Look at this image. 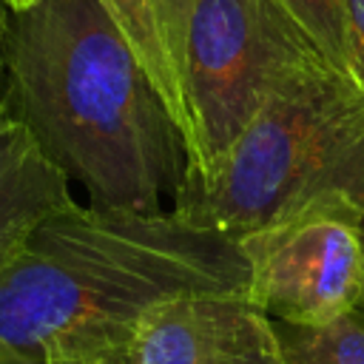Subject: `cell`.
Segmentation results:
<instances>
[{
    "label": "cell",
    "instance_id": "cell-11",
    "mask_svg": "<svg viewBox=\"0 0 364 364\" xmlns=\"http://www.w3.org/2000/svg\"><path fill=\"white\" fill-rule=\"evenodd\" d=\"M191 6H193V0H154L159 31H162V40H165V48L176 68L179 82H182V48H185V28H188V17H191ZM182 97H185V91H182Z\"/></svg>",
    "mask_w": 364,
    "mask_h": 364
},
{
    "label": "cell",
    "instance_id": "cell-14",
    "mask_svg": "<svg viewBox=\"0 0 364 364\" xmlns=\"http://www.w3.org/2000/svg\"><path fill=\"white\" fill-rule=\"evenodd\" d=\"M9 23H11V9L0 0V88H3V74H6V43H9Z\"/></svg>",
    "mask_w": 364,
    "mask_h": 364
},
{
    "label": "cell",
    "instance_id": "cell-6",
    "mask_svg": "<svg viewBox=\"0 0 364 364\" xmlns=\"http://www.w3.org/2000/svg\"><path fill=\"white\" fill-rule=\"evenodd\" d=\"M273 355V324L247 293H196L156 304L125 350L128 364H264Z\"/></svg>",
    "mask_w": 364,
    "mask_h": 364
},
{
    "label": "cell",
    "instance_id": "cell-16",
    "mask_svg": "<svg viewBox=\"0 0 364 364\" xmlns=\"http://www.w3.org/2000/svg\"><path fill=\"white\" fill-rule=\"evenodd\" d=\"M0 364H23V361H17V358H14V355L0 344Z\"/></svg>",
    "mask_w": 364,
    "mask_h": 364
},
{
    "label": "cell",
    "instance_id": "cell-15",
    "mask_svg": "<svg viewBox=\"0 0 364 364\" xmlns=\"http://www.w3.org/2000/svg\"><path fill=\"white\" fill-rule=\"evenodd\" d=\"M11 11H23V9H28V6H34V3H40V0H3Z\"/></svg>",
    "mask_w": 364,
    "mask_h": 364
},
{
    "label": "cell",
    "instance_id": "cell-7",
    "mask_svg": "<svg viewBox=\"0 0 364 364\" xmlns=\"http://www.w3.org/2000/svg\"><path fill=\"white\" fill-rule=\"evenodd\" d=\"M68 182L0 100V267L23 250L43 219L74 205Z\"/></svg>",
    "mask_w": 364,
    "mask_h": 364
},
{
    "label": "cell",
    "instance_id": "cell-2",
    "mask_svg": "<svg viewBox=\"0 0 364 364\" xmlns=\"http://www.w3.org/2000/svg\"><path fill=\"white\" fill-rule=\"evenodd\" d=\"M3 105L97 208L159 210L188 176V145L159 88L100 0L11 11Z\"/></svg>",
    "mask_w": 364,
    "mask_h": 364
},
{
    "label": "cell",
    "instance_id": "cell-1",
    "mask_svg": "<svg viewBox=\"0 0 364 364\" xmlns=\"http://www.w3.org/2000/svg\"><path fill=\"white\" fill-rule=\"evenodd\" d=\"M236 236L173 210L68 205L43 219L0 267V344L23 364L51 355H122L156 304L245 293Z\"/></svg>",
    "mask_w": 364,
    "mask_h": 364
},
{
    "label": "cell",
    "instance_id": "cell-3",
    "mask_svg": "<svg viewBox=\"0 0 364 364\" xmlns=\"http://www.w3.org/2000/svg\"><path fill=\"white\" fill-rule=\"evenodd\" d=\"M321 191L364 202V85L330 63L284 80L219 168L185 182L171 210L196 228L242 236Z\"/></svg>",
    "mask_w": 364,
    "mask_h": 364
},
{
    "label": "cell",
    "instance_id": "cell-5",
    "mask_svg": "<svg viewBox=\"0 0 364 364\" xmlns=\"http://www.w3.org/2000/svg\"><path fill=\"white\" fill-rule=\"evenodd\" d=\"M236 242L245 293L270 321L318 327L364 301V208L344 191H321Z\"/></svg>",
    "mask_w": 364,
    "mask_h": 364
},
{
    "label": "cell",
    "instance_id": "cell-10",
    "mask_svg": "<svg viewBox=\"0 0 364 364\" xmlns=\"http://www.w3.org/2000/svg\"><path fill=\"white\" fill-rule=\"evenodd\" d=\"M324 54L327 63L347 71L350 57V3L347 0H276ZM350 74V71H347Z\"/></svg>",
    "mask_w": 364,
    "mask_h": 364
},
{
    "label": "cell",
    "instance_id": "cell-17",
    "mask_svg": "<svg viewBox=\"0 0 364 364\" xmlns=\"http://www.w3.org/2000/svg\"><path fill=\"white\" fill-rule=\"evenodd\" d=\"M264 364H276V355H273V358H270V361H264Z\"/></svg>",
    "mask_w": 364,
    "mask_h": 364
},
{
    "label": "cell",
    "instance_id": "cell-4",
    "mask_svg": "<svg viewBox=\"0 0 364 364\" xmlns=\"http://www.w3.org/2000/svg\"><path fill=\"white\" fill-rule=\"evenodd\" d=\"M316 63L324 54L276 0H193L182 48L185 182L208 179L267 97Z\"/></svg>",
    "mask_w": 364,
    "mask_h": 364
},
{
    "label": "cell",
    "instance_id": "cell-9",
    "mask_svg": "<svg viewBox=\"0 0 364 364\" xmlns=\"http://www.w3.org/2000/svg\"><path fill=\"white\" fill-rule=\"evenodd\" d=\"M270 324L276 364H364V301L318 327Z\"/></svg>",
    "mask_w": 364,
    "mask_h": 364
},
{
    "label": "cell",
    "instance_id": "cell-18",
    "mask_svg": "<svg viewBox=\"0 0 364 364\" xmlns=\"http://www.w3.org/2000/svg\"><path fill=\"white\" fill-rule=\"evenodd\" d=\"M361 205H364V202H361Z\"/></svg>",
    "mask_w": 364,
    "mask_h": 364
},
{
    "label": "cell",
    "instance_id": "cell-8",
    "mask_svg": "<svg viewBox=\"0 0 364 364\" xmlns=\"http://www.w3.org/2000/svg\"><path fill=\"white\" fill-rule=\"evenodd\" d=\"M102 9L108 11V17L117 23V28L122 31V37L128 40V46L134 48L136 60L142 63V68L148 71V77L154 80V85L159 88L165 105L171 108L182 136H185V97H182V82L176 77V68L168 57L162 31H159V20H156V9L154 0H100Z\"/></svg>",
    "mask_w": 364,
    "mask_h": 364
},
{
    "label": "cell",
    "instance_id": "cell-13",
    "mask_svg": "<svg viewBox=\"0 0 364 364\" xmlns=\"http://www.w3.org/2000/svg\"><path fill=\"white\" fill-rule=\"evenodd\" d=\"M46 364H128L122 355H51Z\"/></svg>",
    "mask_w": 364,
    "mask_h": 364
},
{
    "label": "cell",
    "instance_id": "cell-12",
    "mask_svg": "<svg viewBox=\"0 0 364 364\" xmlns=\"http://www.w3.org/2000/svg\"><path fill=\"white\" fill-rule=\"evenodd\" d=\"M350 3V57L347 71L353 80L364 85V0H347Z\"/></svg>",
    "mask_w": 364,
    "mask_h": 364
}]
</instances>
